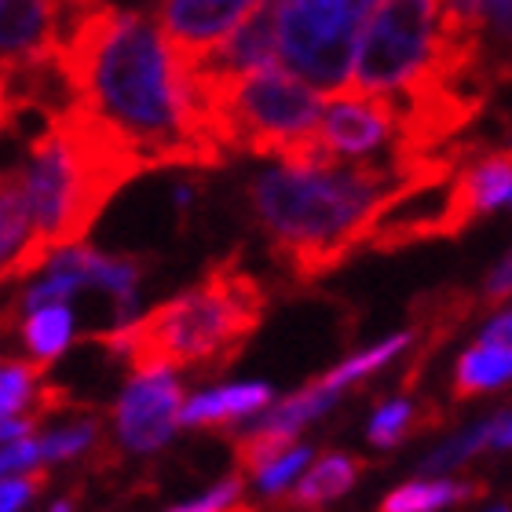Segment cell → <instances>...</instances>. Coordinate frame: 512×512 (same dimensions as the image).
I'll list each match as a JSON object with an SVG mask.
<instances>
[{
  "mask_svg": "<svg viewBox=\"0 0 512 512\" xmlns=\"http://www.w3.org/2000/svg\"><path fill=\"white\" fill-rule=\"evenodd\" d=\"M33 246L30 209L22 198V183L15 165H0V286L19 267V260Z\"/></svg>",
  "mask_w": 512,
  "mask_h": 512,
  "instance_id": "e0dca14e",
  "label": "cell"
},
{
  "mask_svg": "<svg viewBox=\"0 0 512 512\" xmlns=\"http://www.w3.org/2000/svg\"><path fill=\"white\" fill-rule=\"evenodd\" d=\"M11 165L19 172L22 198L30 209L33 246L4 286H22L55 253L81 246L110 198L139 172H147L70 103L44 110L37 128L22 139L19 161Z\"/></svg>",
  "mask_w": 512,
  "mask_h": 512,
  "instance_id": "3957f363",
  "label": "cell"
},
{
  "mask_svg": "<svg viewBox=\"0 0 512 512\" xmlns=\"http://www.w3.org/2000/svg\"><path fill=\"white\" fill-rule=\"evenodd\" d=\"M48 366L33 359H0V425L11 417H44L52 406H63V392L44 384Z\"/></svg>",
  "mask_w": 512,
  "mask_h": 512,
  "instance_id": "9a60e30c",
  "label": "cell"
},
{
  "mask_svg": "<svg viewBox=\"0 0 512 512\" xmlns=\"http://www.w3.org/2000/svg\"><path fill=\"white\" fill-rule=\"evenodd\" d=\"M458 154L410 165L403 158L275 161L249 180V209L264 231L267 249L297 282H315L341 267L355 249L370 246L399 194L421 176L454 169Z\"/></svg>",
  "mask_w": 512,
  "mask_h": 512,
  "instance_id": "7a4b0ae2",
  "label": "cell"
},
{
  "mask_svg": "<svg viewBox=\"0 0 512 512\" xmlns=\"http://www.w3.org/2000/svg\"><path fill=\"white\" fill-rule=\"evenodd\" d=\"M169 512H253L242 502V476H231V480H220L213 491H205L202 498H191V502L176 505Z\"/></svg>",
  "mask_w": 512,
  "mask_h": 512,
  "instance_id": "cb8c5ba5",
  "label": "cell"
},
{
  "mask_svg": "<svg viewBox=\"0 0 512 512\" xmlns=\"http://www.w3.org/2000/svg\"><path fill=\"white\" fill-rule=\"evenodd\" d=\"M480 341H502V344H512V308L502 311V315H494L487 326H483Z\"/></svg>",
  "mask_w": 512,
  "mask_h": 512,
  "instance_id": "f546056e",
  "label": "cell"
},
{
  "mask_svg": "<svg viewBox=\"0 0 512 512\" xmlns=\"http://www.w3.org/2000/svg\"><path fill=\"white\" fill-rule=\"evenodd\" d=\"M308 461H311V450L308 447H293L289 454H282V458H278L271 469H264L260 476H256L260 491H264V494H282L289 483H293L300 472H304V465H308Z\"/></svg>",
  "mask_w": 512,
  "mask_h": 512,
  "instance_id": "d4e9b609",
  "label": "cell"
},
{
  "mask_svg": "<svg viewBox=\"0 0 512 512\" xmlns=\"http://www.w3.org/2000/svg\"><path fill=\"white\" fill-rule=\"evenodd\" d=\"M428 421H421V410H417L410 399H388L384 406H377V414L370 417V443L374 447H395L403 443L410 432L425 428Z\"/></svg>",
  "mask_w": 512,
  "mask_h": 512,
  "instance_id": "44dd1931",
  "label": "cell"
},
{
  "mask_svg": "<svg viewBox=\"0 0 512 512\" xmlns=\"http://www.w3.org/2000/svg\"><path fill=\"white\" fill-rule=\"evenodd\" d=\"M37 465H44L41 458V439H19V443H4L0 447V480L8 476H26L37 472Z\"/></svg>",
  "mask_w": 512,
  "mask_h": 512,
  "instance_id": "484cf974",
  "label": "cell"
},
{
  "mask_svg": "<svg viewBox=\"0 0 512 512\" xmlns=\"http://www.w3.org/2000/svg\"><path fill=\"white\" fill-rule=\"evenodd\" d=\"M267 297L260 278L238 256L216 260L194 286L161 300L118 330L96 333V344H107L136 370H205L216 374L242 355L253 333L260 330Z\"/></svg>",
  "mask_w": 512,
  "mask_h": 512,
  "instance_id": "277c9868",
  "label": "cell"
},
{
  "mask_svg": "<svg viewBox=\"0 0 512 512\" xmlns=\"http://www.w3.org/2000/svg\"><path fill=\"white\" fill-rule=\"evenodd\" d=\"M22 344L33 363L52 366L74 341V308L70 304H44L22 315Z\"/></svg>",
  "mask_w": 512,
  "mask_h": 512,
  "instance_id": "d6986e66",
  "label": "cell"
},
{
  "mask_svg": "<svg viewBox=\"0 0 512 512\" xmlns=\"http://www.w3.org/2000/svg\"><path fill=\"white\" fill-rule=\"evenodd\" d=\"M275 399L271 384L260 381H238V384H220V388H209V392L187 399L180 410V425L187 428H220L231 425V421H242L249 414H260L267 410Z\"/></svg>",
  "mask_w": 512,
  "mask_h": 512,
  "instance_id": "5bb4252c",
  "label": "cell"
},
{
  "mask_svg": "<svg viewBox=\"0 0 512 512\" xmlns=\"http://www.w3.org/2000/svg\"><path fill=\"white\" fill-rule=\"evenodd\" d=\"M512 297V249L505 253V260L498 267H494L491 275H487V282H483V304L487 308H498L502 300Z\"/></svg>",
  "mask_w": 512,
  "mask_h": 512,
  "instance_id": "83f0119b",
  "label": "cell"
},
{
  "mask_svg": "<svg viewBox=\"0 0 512 512\" xmlns=\"http://www.w3.org/2000/svg\"><path fill=\"white\" fill-rule=\"evenodd\" d=\"M512 381V344L480 341L461 355L454 366V399H472V395L494 392Z\"/></svg>",
  "mask_w": 512,
  "mask_h": 512,
  "instance_id": "ac0fdd59",
  "label": "cell"
},
{
  "mask_svg": "<svg viewBox=\"0 0 512 512\" xmlns=\"http://www.w3.org/2000/svg\"><path fill=\"white\" fill-rule=\"evenodd\" d=\"M491 512H512V509H505V505H498V509H491Z\"/></svg>",
  "mask_w": 512,
  "mask_h": 512,
  "instance_id": "1f68e13d",
  "label": "cell"
},
{
  "mask_svg": "<svg viewBox=\"0 0 512 512\" xmlns=\"http://www.w3.org/2000/svg\"><path fill=\"white\" fill-rule=\"evenodd\" d=\"M44 480H48V476H44L41 469L26 472V476H8V480H0V512H19L33 494H41Z\"/></svg>",
  "mask_w": 512,
  "mask_h": 512,
  "instance_id": "4316f807",
  "label": "cell"
},
{
  "mask_svg": "<svg viewBox=\"0 0 512 512\" xmlns=\"http://www.w3.org/2000/svg\"><path fill=\"white\" fill-rule=\"evenodd\" d=\"M366 461L355 458V454H322L315 465H311L297 483H293V491H289V505L300 512L308 509H322V505L337 502L341 494H348L359 483L363 476Z\"/></svg>",
  "mask_w": 512,
  "mask_h": 512,
  "instance_id": "2e32d148",
  "label": "cell"
},
{
  "mask_svg": "<svg viewBox=\"0 0 512 512\" xmlns=\"http://www.w3.org/2000/svg\"><path fill=\"white\" fill-rule=\"evenodd\" d=\"M512 205V150H491L461 161L450 176V227L454 235L469 231L480 216Z\"/></svg>",
  "mask_w": 512,
  "mask_h": 512,
  "instance_id": "4fadbf2b",
  "label": "cell"
},
{
  "mask_svg": "<svg viewBox=\"0 0 512 512\" xmlns=\"http://www.w3.org/2000/svg\"><path fill=\"white\" fill-rule=\"evenodd\" d=\"M487 491L483 483H458V480H414L395 487L381 502V512H439L447 505L472 502Z\"/></svg>",
  "mask_w": 512,
  "mask_h": 512,
  "instance_id": "ffe728a7",
  "label": "cell"
},
{
  "mask_svg": "<svg viewBox=\"0 0 512 512\" xmlns=\"http://www.w3.org/2000/svg\"><path fill=\"white\" fill-rule=\"evenodd\" d=\"M436 77L487 99L494 85H512V0H436Z\"/></svg>",
  "mask_w": 512,
  "mask_h": 512,
  "instance_id": "ba28073f",
  "label": "cell"
},
{
  "mask_svg": "<svg viewBox=\"0 0 512 512\" xmlns=\"http://www.w3.org/2000/svg\"><path fill=\"white\" fill-rule=\"evenodd\" d=\"M202 118L224 154L275 161L319 158L322 96L286 66H264L235 81H194Z\"/></svg>",
  "mask_w": 512,
  "mask_h": 512,
  "instance_id": "5b68a950",
  "label": "cell"
},
{
  "mask_svg": "<svg viewBox=\"0 0 512 512\" xmlns=\"http://www.w3.org/2000/svg\"><path fill=\"white\" fill-rule=\"evenodd\" d=\"M271 0H158L154 19L187 59H202L256 19Z\"/></svg>",
  "mask_w": 512,
  "mask_h": 512,
  "instance_id": "7c38bea8",
  "label": "cell"
},
{
  "mask_svg": "<svg viewBox=\"0 0 512 512\" xmlns=\"http://www.w3.org/2000/svg\"><path fill=\"white\" fill-rule=\"evenodd\" d=\"M491 447L494 450H512V410L491 417Z\"/></svg>",
  "mask_w": 512,
  "mask_h": 512,
  "instance_id": "4dcf8cb0",
  "label": "cell"
},
{
  "mask_svg": "<svg viewBox=\"0 0 512 512\" xmlns=\"http://www.w3.org/2000/svg\"><path fill=\"white\" fill-rule=\"evenodd\" d=\"M183 403V384L172 370H136L114 406V432L121 447L136 454L165 447L180 425Z\"/></svg>",
  "mask_w": 512,
  "mask_h": 512,
  "instance_id": "30bf717a",
  "label": "cell"
},
{
  "mask_svg": "<svg viewBox=\"0 0 512 512\" xmlns=\"http://www.w3.org/2000/svg\"><path fill=\"white\" fill-rule=\"evenodd\" d=\"M66 103L143 169H216L224 150L202 118L191 59L147 11H88L55 59Z\"/></svg>",
  "mask_w": 512,
  "mask_h": 512,
  "instance_id": "6da1fadb",
  "label": "cell"
},
{
  "mask_svg": "<svg viewBox=\"0 0 512 512\" xmlns=\"http://www.w3.org/2000/svg\"><path fill=\"white\" fill-rule=\"evenodd\" d=\"M439 70L436 0H381L366 22L348 92L403 96Z\"/></svg>",
  "mask_w": 512,
  "mask_h": 512,
  "instance_id": "52a82bcc",
  "label": "cell"
},
{
  "mask_svg": "<svg viewBox=\"0 0 512 512\" xmlns=\"http://www.w3.org/2000/svg\"><path fill=\"white\" fill-rule=\"evenodd\" d=\"M487 447H491V421L465 428L461 436H454L450 443H443L439 450H432V454L421 461V472H425V476H443V472H454L458 465H465V461L476 458V454H480V450H487Z\"/></svg>",
  "mask_w": 512,
  "mask_h": 512,
  "instance_id": "7402d4cb",
  "label": "cell"
},
{
  "mask_svg": "<svg viewBox=\"0 0 512 512\" xmlns=\"http://www.w3.org/2000/svg\"><path fill=\"white\" fill-rule=\"evenodd\" d=\"M399 143V107L392 96L341 92L330 96L319 121V154L337 161L392 158Z\"/></svg>",
  "mask_w": 512,
  "mask_h": 512,
  "instance_id": "9c48e42d",
  "label": "cell"
},
{
  "mask_svg": "<svg viewBox=\"0 0 512 512\" xmlns=\"http://www.w3.org/2000/svg\"><path fill=\"white\" fill-rule=\"evenodd\" d=\"M99 436H103V428H99L96 417H81V421H74V425L52 428L48 436H41V458L44 461L81 458V454L99 447Z\"/></svg>",
  "mask_w": 512,
  "mask_h": 512,
  "instance_id": "603a6c76",
  "label": "cell"
},
{
  "mask_svg": "<svg viewBox=\"0 0 512 512\" xmlns=\"http://www.w3.org/2000/svg\"><path fill=\"white\" fill-rule=\"evenodd\" d=\"M381 0H271L278 66L319 96H341L352 85L366 22Z\"/></svg>",
  "mask_w": 512,
  "mask_h": 512,
  "instance_id": "8992f818",
  "label": "cell"
},
{
  "mask_svg": "<svg viewBox=\"0 0 512 512\" xmlns=\"http://www.w3.org/2000/svg\"><path fill=\"white\" fill-rule=\"evenodd\" d=\"M66 19L55 0H0V74H52L63 52Z\"/></svg>",
  "mask_w": 512,
  "mask_h": 512,
  "instance_id": "8fae6325",
  "label": "cell"
},
{
  "mask_svg": "<svg viewBox=\"0 0 512 512\" xmlns=\"http://www.w3.org/2000/svg\"><path fill=\"white\" fill-rule=\"evenodd\" d=\"M103 4H107V0H55V8L63 11V19H66V30H70L77 19H85L88 11L103 8Z\"/></svg>",
  "mask_w": 512,
  "mask_h": 512,
  "instance_id": "f1b7e54d",
  "label": "cell"
}]
</instances>
